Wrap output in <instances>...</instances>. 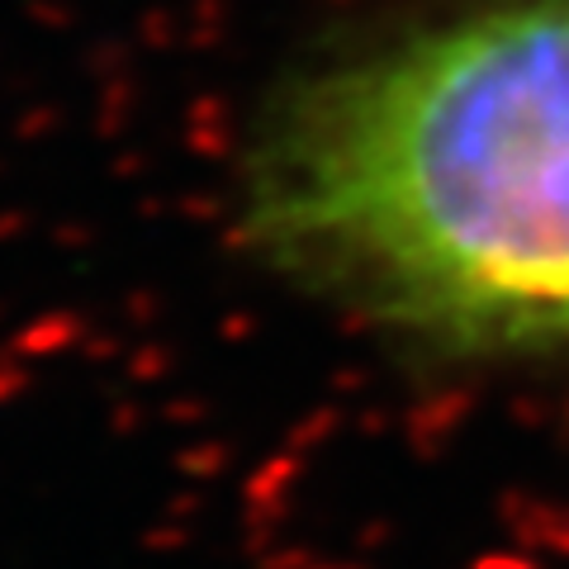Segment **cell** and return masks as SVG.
Masks as SVG:
<instances>
[{"label":"cell","mask_w":569,"mask_h":569,"mask_svg":"<svg viewBox=\"0 0 569 569\" xmlns=\"http://www.w3.org/2000/svg\"><path fill=\"white\" fill-rule=\"evenodd\" d=\"M247 233L422 347H569V0H475L313 71L266 119Z\"/></svg>","instance_id":"1"}]
</instances>
